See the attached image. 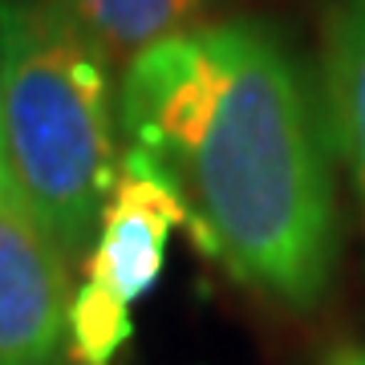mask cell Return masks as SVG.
Here are the masks:
<instances>
[{"mask_svg": "<svg viewBox=\"0 0 365 365\" xmlns=\"http://www.w3.org/2000/svg\"><path fill=\"white\" fill-rule=\"evenodd\" d=\"M118 126L170 175L187 232L240 284L292 309L329 292L341 252L321 98L264 21L187 29L122 69Z\"/></svg>", "mask_w": 365, "mask_h": 365, "instance_id": "1", "label": "cell"}, {"mask_svg": "<svg viewBox=\"0 0 365 365\" xmlns=\"http://www.w3.org/2000/svg\"><path fill=\"white\" fill-rule=\"evenodd\" d=\"M0 158L66 252L118 175L110 57L61 0H0Z\"/></svg>", "mask_w": 365, "mask_h": 365, "instance_id": "2", "label": "cell"}, {"mask_svg": "<svg viewBox=\"0 0 365 365\" xmlns=\"http://www.w3.org/2000/svg\"><path fill=\"white\" fill-rule=\"evenodd\" d=\"M175 227H187V207L170 175L146 150L126 146L93 227L81 284L110 297L122 309H134L155 292Z\"/></svg>", "mask_w": 365, "mask_h": 365, "instance_id": "3", "label": "cell"}, {"mask_svg": "<svg viewBox=\"0 0 365 365\" xmlns=\"http://www.w3.org/2000/svg\"><path fill=\"white\" fill-rule=\"evenodd\" d=\"M66 248L0 158V365H53L66 341Z\"/></svg>", "mask_w": 365, "mask_h": 365, "instance_id": "4", "label": "cell"}, {"mask_svg": "<svg viewBox=\"0 0 365 365\" xmlns=\"http://www.w3.org/2000/svg\"><path fill=\"white\" fill-rule=\"evenodd\" d=\"M321 9V114L365 227V0H317Z\"/></svg>", "mask_w": 365, "mask_h": 365, "instance_id": "5", "label": "cell"}, {"mask_svg": "<svg viewBox=\"0 0 365 365\" xmlns=\"http://www.w3.org/2000/svg\"><path fill=\"white\" fill-rule=\"evenodd\" d=\"M61 4L114 66L138 57L158 41L199 29L220 0H61Z\"/></svg>", "mask_w": 365, "mask_h": 365, "instance_id": "6", "label": "cell"}, {"mask_svg": "<svg viewBox=\"0 0 365 365\" xmlns=\"http://www.w3.org/2000/svg\"><path fill=\"white\" fill-rule=\"evenodd\" d=\"M66 337L81 365H114V357L134 337V317H130V309H122L110 297L81 284L69 297Z\"/></svg>", "mask_w": 365, "mask_h": 365, "instance_id": "7", "label": "cell"}]
</instances>
